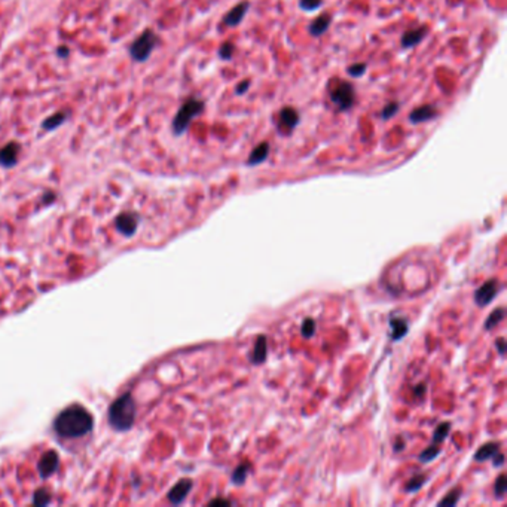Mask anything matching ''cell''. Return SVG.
Returning <instances> with one entry per match:
<instances>
[{
  "label": "cell",
  "mask_w": 507,
  "mask_h": 507,
  "mask_svg": "<svg viewBox=\"0 0 507 507\" xmlns=\"http://www.w3.org/2000/svg\"><path fill=\"white\" fill-rule=\"evenodd\" d=\"M403 445H404V443H403L401 440H400V442H397V443H396V448H394V449H396V451H401V449H403Z\"/></svg>",
  "instance_id": "38"
},
{
  "label": "cell",
  "mask_w": 507,
  "mask_h": 507,
  "mask_svg": "<svg viewBox=\"0 0 507 507\" xmlns=\"http://www.w3.org/2000/svg\"><path fill=\"white\" fill-rule=\"evenodd\" d=\"M160 45V36L152 28H144L137 39L128 48L130 57L135 63H144L150 58V55Z\"/></svg>",
  "instance_id": "4"
},
{
  "label": "cell",
  "mask_w": 507,
  "mask_h": 507,
  "mask_svg": "<svg viewBox=\"0 0 507 507\" xmlns=\"http://www.w3.org/2000/svg\"><path fill=\"white\" fill-rule=\"evenodd\" d=\"M460 494H461V491H460L458 488H457V489H452V491H451V492H449V494H448L439 504H440V506H446V504H448V506H454V504H457L458 498H460Z\"/></svg>",
  "instance_id": "30"
},
{
  "label": "cell",
  "mask_w": 507,
  "mask_h": 507,
  "mask_svg": "<svg viewBox=\"0 0 507 507\" xmlns=\"http://www.w3.org/2000/svg\"><path fill=\"white\" fill-rule=\"evenodd\" d=\"M70 115H72L70 110H58V112H55L51 116H48L42 121L40 128L46 133H53L69 121Z\"/></svg>",
  "instance_id": "11"
},
{
  "label": "cell",
  "mask_w": 507,
  "mask_h": 507,
  "mask_svg": "<svg viewBox=\"0 0 507 507\" xmlns=\"http://www.w3.org/2000/svg\"><path fill=\"white\" fill-rule=\"evenodd\" d=\"M428 33V27L427 26H421L417 27V28H409L406 30L403 34H401V46L403 48H414L417 45H420L424 37L427 36Z\"/></svg>",
  "instance_id": "10"
},
{
  "label": "cell",
  "mask_w": 507,
  "mask_h": 507,
  "mask_svg": "<svg viewBox=\"0 0 507 507\" xmlns=\"http://www.w3.org/2000/svg\"><path fill=\"white\" fill-rule=\"evenodd\" d=\"M497 348H498V352L503 356L504 351H506V345H504V339H503V338H500V339L497 341Z\"/></svg>",
  "instance_id": "36"
},
{
  "label": "cell",
  "mask_w": 507,
  "mask_h": 507,
  "mask_svg": "<svg viewBox=\"0 0 507 507\" xmlns=\"http://www.w3.org/2000/svg\"><path fill=\"white\" fill-rule=\"evenodd\" d=\"M437 115H439L437 107L433 106V105H423V106H418L417 109H414V110L409 113L408 119H409L411 124L418 125V124L428 122V121L434 119Z\"/></svg>",
  "instance_id": "9"
},
{
  "label": "cell",
  "mask_w": 507,
  "mask_h": 507,
  "mask_svg": "<svg viewBox=\"0 0 507 507\" xmlns=\"http://www.w3.org/2000/svg\"><path fill=\"white\" fill-rule=\"evenodd\" d=\"M424 393H426V387H424L423 384H420V385L415 387V396H417V397H421Z\"/></svg>",
  "instance_id": "35"
},
{
  "label": "cell",
  "mask_w": 507,
  "mask_h": 507,
  "mask_svg": "<svg viewBox=\"0 0 507 507\" xmlns=\"http://www.w3.org/2000/svg\"><path fill=\"white\" fill-rule=\"evenodd\" d=\"M135 417V404L130 394L122 396L115 401L109 412L110 424L118 430H128L133 426Z\"/></svg>",
  "instance_id": "3"
},
{
  "label": "cell",
  "mask_w": 507,
  "mask_h": 507,
  "mask_svg": "<svg viewBox=\"0 0 507 507\" xmlns=\"http://www.w3.org/2000/svg\"><path fill=\"white\" fill-rule=\"evenodd\" d=\"M323 6V0H299V8L307 12H314Z\"/></svg>",
  "instance_id": "26"
},
{
  "label": "cell",
  "mask_w": 507,
  "mask_h": 507,
  "mask_svg": "<svg viewBox=\"0 0 507 507\" xmlns=\"http://www.w3.org/2000/svg\"><path fill=\"white\" fill-rule=\"evenodd\" d=\"M210 504H222V506H229L231 501L229 500H223V498H216L213 501H210Z\"/></svg>",
  "instance_id": "37"
},
{
  "label": "cell",
  "mask_w": 507,
  "mask_h": 507,
  "mask_svg": "<svg viewBox=\"0 0 507 507\" xmlns=\"http://www.w3.org/2000/svg\"><path fill=\"white\" fill-rule=\"evenodd\" d=\"M234 53H235V46L232 42H223L219 48V58L223 60V61H229L232 60L234 57Z\"/></svg>",
  "instance_id": "22"
},
{
  "label": "cell",
  "mask_w": 507,
  "mask_h": 507,
  "mask_svg": "<svg viewBox=\"0 0 507 507\" xmlns=\"http://www.w3.org/2000/svg\"><path fill=\"white\" fill-rule=\"evenodd\" d=\"M54 427L55 431L63 437H79L91 431L92 417L83 408L72 406L63 411L57 417Z\"/></svg>",
  "instance_id": "1"
},
{
  "label": "cell",
  "mask_w": 507,
  "mask_h": 507,
  "mask_svg": "<svg viewBox=\"0 0 507 507\" xmlns=\"http://www.w3.org/2000/svg\"><path fill=\"white\" fill-rule=\"evenodd\" d=\"M390 326H391V338L394 341L400 339L408 333V321L403 320L400 317L399 319H391Z\"/></svg>",
  "instance_id": "17"
},
{
  "label": "cell",
  "mask_w": 507,
  "mask_h": 507,
  "mask_svg": "<svg viewBox=\"0 0 507 507\" xmlns=\"http://www.w3.org/2000/svg\"><path fill=\"white\" fill-rule=\"evenodd\" d=\"M494 492H495V495H497L498 498H501V497L504 495V492H506V476H504V475H500V476H498V479L495 482V489H494Z\"/></svg>",
  "instance_id": "31"
},
{
  "label": "cell",
  "mask_w": 507,
  "mask_h": 507,
  "mask_svg": "<svg viewBox=\"0 0 507 507\" xmlns=\"http://www.w3.org/2000/svg\"><path fill=\"white\" fill-rule=\"evenodd\" d=\"M250 9V2L248 0H242L240 3H237L235 6H232L226 15L222 20V24L225 27H237L242 23V20L245 18V14Z\"/></svg>",
  "instance_id": "7"
},
{
  "label": "cell",
  "mask_w": 507,
  "mask_h": 507,
  "mask_svg": "<svg viewBox=\"0 0 507 507\" xmlns=\"http://www.w3.org/2000/svg\"><path fill=\"white\" fill-rule=\"evenodd\" d=\"M503 319H504V310H503V308H498V310L492 311V313L489 314V317H488L486 323H485V329H486V330H491L494 326H497Z\"/></svg>",
  "instance_id": "23"
},
{
  "label": "cell",
  "mask_w": 507,
  "mask_h": 507,
  "mask_svg": "<svg viewBox=\"0 0 507 507\" xmlns=\"http://www.w3.org/2000/svg\"><path fill=\"white\" fill-rule=\"evenodd\" d=\"M119 228H128L130 231L135 228V219L131 214H124L119 219Z\"/></svg>",
  "instance_id": "32"
},
{
  "label": "cell",
  "mask_w": 507,
  "mask_h": 507,
  "mask_svg": "<svg viewBox=\"0 0 507 507\" xmlns=\"http://www.w3.org/2000/svg\"><path fill=\"white\" fill-rule=\"evenodd\" d=\"M366 70H368L366 63H354L347 67V73L352 78H362L366 73Z\"/></svg>",
  "instance_id": "24"
},
{
  "label": "cell",
  "mask_w": 507,
  "mask_h": 507,
  "mask_svg": "<svg viewBox=\"0 0 507 507\" xmlns=\"http://www.w3.org/2000/svg\"><path fill=\"white\" fill-rule=\"evenodd\" d=\"M302 336L305 338H311L314 333H316V321L313 319H307V320L302 323Z\"/></svg>",
  "instance_id": "29"
},
{
  "label": "cell",
  "mask_w": 507,
  "mask_h": 507,
  "mask_svg": "<svg viewBox=\"0 0 507 507\" xmlns=\"http://www.w3.org/2000/svg\"><path fill=\"white\" fill-rule=\"evenodd\" d=\"M250 85H251V80L250 79L241 80L240 83L237 85V88H235V94H237V95H242V94H245V92L250 89Z\"/></svg>",
  "instance_id": "33"
},
{
  "label": "cell",
  "mask_w": 507,
  "mask_h": 507,
  "mask_svg": "<svg viewBox=\"0 0 507 507\" xmlns=\"http://www.w3.org/2000/svg\"><path fill=\"white\" fill-rule=\"evenodd\" d=\"M439 452H440V448H439L437 445H433V446H430L428 449H426L424 452L420 454V461H421V463H428V461L434 460L436 455L439 454Z\"/></svg>",
  "instance_id": "27"
},
{
  "label": "cell",
  "mask_w": 507,
  "mask_h": 507,
  "mask_svg": "<svg viewBox=\"0 0 507 507\" xmlns=\"http://www.w3.org/2000/svg\"><path fill=\"white\" fill-rule=\"evenodd\" d=\"M500 451V448H498V443H494V442H491V443H486V445H483L482 448H479V451L475 454V460L476 461H485V460H489V458H492V457H495V454Z\"/></svg>",
  "instance_id": "18"
},
{
  "label": "cell",
  "mask_w": 507,
  "mask_h": 507,
  "mask_svg": "<svg viewBox=\"0 0 507 507\" xmlns=\"http://www.w3.org/2000/svg\"><path fill=\"white\" fill-rule=\"evenodd\" d=\"M269 150H271V146L268 141H262L259 143L248 155V160H247V165L248 167H255V165H259L262 162H265L269 157Z\"/></svg>",
  "instance_id": "14"
},
{
  "label": "cell",
  "mask_w": 507,
  "mask_h": 507,
  "mask_svg": "<svg viewBox=\"0 0 507 507\" xmlns=\"http://www.w3.org/2000/svg\"><path fill=\"white\" fill-rule=\"evenodd\" d=\"M424 481H426V476L424 475H417L415 478H412L411 481L408 482V485H406V491H412V492H415V491H418L421 486H423V483H424Z\"/></svg>",
  "instance_id": "28"
},
{
  "label": "cell",
  "mask_w": 507,
  "mask_h": 507,
  "mask_svg": "<svg viewBox=\"0 0 507 507\" xmlns=\"http://www.w3.org/2000/svg\"><path fill=\"white\" fill-rule=\"evenodd\" d=\"M300 122V115L293 106H284L278 112L277 130L283 135H290Z\"/></svg>",
  "instance_id": "6"
},
{
  "label": "cell",
  "mask_w": 507,
  "mask_h": 507,
  "mask_svg": "<svg viewBox=\"0 0 507 507\" xmlns=\"http://www.w3.org/2000/svg\"><path fill=\"white\" fill-rule=\"evenodd\" d=\"M204 109H206V103L202 100L193 98V97L187 98L186 102L179 107L177 113L173 118V122H171L173 134L176 137H182L189 130L192 121L204 113Z\"/></svg>",
  "instance_id": "2"
},
{
  "label": "cell",
  "mask_w": 507,
  "mask_h": 507,
  "mask_svg": "<svg viewBox=\"0 0 507 507\" xmlns=\"http://www.w3.org/2000/svg\"><path fill=\"white\" fill-rule=\"evenodd\" d=\"M248 470H250V464H248V463H242V464H240V466L235 469V472L232 473V482L237 483V485H241L242 482L245 481V478H247V475H248Z\"/></svg>",
  "instance_id": "21"
},
{
  "label": "cell",
  "mask_w": 507,
  "mask_h": 507,
  "mask_svg": "<svg viewBox=\"0 0 507 507\" xmlns=\"http://www.w3.org/2000/svg\"><path fill=\"white\" fill-rule=\"evenodd\" d=\"M327 92L330 102L341 112H347L356 103V89L351 82L344 79H333L327 83Z\"/></svg>",
  "instance_id": "5"
},
{
  "label": "cell",
  "mask_w": 507,
  "mask_h": 507,
  "mask_svg": "<svg viewBox=\"0 0 507 507\" xmlns=\"http://www.w3.org/2000/svg\"><path fill=\"white\" fill-rule=\"evenodd\" d=\"M70 54H72V51L69 49V46H58L57 48V57H60L61 60H67L69 57H70Z\"/></svg>",
  "instance_id": "34"
},
{
  "label": "cell",
  "mask_w": 507,
  "mask_h": 507,
  "mask_svg": "<svg viewBox=\"0 0 507 507\" xmlns=\"http://www.w3.org/2000/svg\"><path fill=\"white\" fill-rule=\"evenodd\" d=\"M57 466H58L57 455L54 454V452H49V454L45 455L42 458V461H40V473H42V476H48L51 472H54L57 469Z\"/></svg>",
  "instance_id": "19"
},
{
  "label": "cell",
  "mask_w": 507,
  "mask_h": 507,
  "mask_svg": "<svg viewBox=\"0 0 507 507\" xmlns=\"http://www.w3.org/2000/svg\"><path fill=\"white\" fill-rule=\"evenodd\" d=\"M449 430H451V424H449V423H443V424H440L439 427L436 428V431H434V436H433V440H434V443L443 442V440H445V437L448 436Z\"/></svg>",
  "instance_id": "25"
},
{
  "label": "cell",
  "mask_w": 507,
  "mask_h": 507,
  "mask_svg": "<svg viewBox=\"0 0 507 507\" xmlns=\"http://www.w3.org/2000/svg\"><path fill=\"white\" fill-rule=\"evenodd\" d=\"M267 351H268V345H267V338L265 336H259L256 344H255V348H253V352H251V362L253 363H264L265 359H267Z\"/></svg>",
  "instance_id": "16"
},
{
  "label": "cell",
  "mask_w": 507,
  "mask_h": 507,
  "mask_svg": "<svg viewBox=\"0 0 507 507\" xmlns=\"http://www.w3.org/2000/svg\"><path fill=\"white\" fill-rule=\"evenodd\" d=\"M21 154V144L18 141H9L0 147V165L5 168H12L17 165Z\"/></svg>",
  "instance_id": "8"
},
{
  "label": "cell",
  "mask_w": 507,
  "mask_h": 507,
  "mask_svg": "<svg viewBox=\"0 0 507 507\" xmlns=\"http://www.w3.org/2000/svg\"><path fill=\"white\" fill-rule=\"evenodd\" d=\"M190 488H192V482L189 481V479L179 482V483L170 491L168 498H170L173 503H176V504H177V503H182V501L186 498V495L189 494Z\"/></svg>",
  "instance_id": "15"
},
{
  "label": "cell",
  "mask_w": 507,
  "mask_h": 507,
  "mask_svg": "<svg viewBox=\"0 0 507 507\" xmlns=\"http://www.w3.org/2000/svg\"><path fill=\"white\" fill-rule=\"evenodd\" d=\"M332 20H333L332 14H329V12H323L321 15H319L317 18H314V20L310 23V26H308L310 34L314 36V37H320V36H323V34L329 30V27L332 24Z\"/></svg>",
  "instance_id": "13"
},
{
  "label": "cell",
  "mask_w": 507,
  "mask_h": 507,
  "mask_svg": "<svg viewBox=\"0 0 507 507\" xmlns=\"http://www.w3.org/2000/svg\"><path fill=\"white\" fill-rule=\"evenodd\" d=\"M399 109H400V103L399 102H388L385 106L382 107V110H381V118L384 121H388V119H391V118H394L397 115Z\"/></svg>",
  "instance_id": "20"
},
{
  "label": "cell",
  "mask_w": 507,
  "mask_h": 507,
  "mask_svg": "<svg viewBox=\"0 0 507 507\" xmlns=\"http://www.w3.org/2000/svg\"><path fill=\"white\" fill-rule=\"evenodd\" d=\"M497 290H498V283L497 280H489L486 281L485 284H482L481 287L476 290L475 293V300L476 303L479 305H488L497 294Z\"/></svg>",
  "instance_id": "12"
}]
</instances>
